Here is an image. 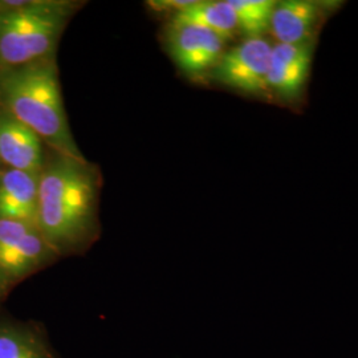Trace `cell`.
I'll use <instances>...</instances> for the list:
<instances>
[{"instance_id":"4fadbf2b","label":"cell","mask_w":358,"mask_h":358,"mask_svg":"<svg viewBox=\"0 0 358 358\" xmlns=\"http://www.w3.org/2000/svg\"><path fill=\"white\" fill-rule=\"evenodd\" d=\"M236 16L238 28L248 38H262L271 26L276 1L272 0H229Z\"/></svg>"},{"instance_id":"30bf717a","label":"cell","mask_w":358,"mask_h":358,"mask_svg":"<svg viewBox=\"0 0 358 358\" xmlns=\"http://www.w3.org/2000/svg\"><path fill=\"white\" fill-rule=\"evenodd\" d=\"M38 177L10 167L0 171V219L38 227Z\"/></svg>"},{"instance_id":"8fae6325","label":"cell","mask_w":358,"mask_h":358,"mask_svg":"<svg viewBox=\"0 0 358 358\" xmlns=\"http://www.w3.org/2000/svg\"><path fill=\"white\" fill-rule=\"evenodd\" d=\"M171 24H190L214 32L223 41H229L238 32V22L227 1H192L185 10L173 15Z\"/></svg>"},{"instance_id":"5b68a950","label":"cell","mask_w":358,"mask_h":358,"mask_svg":"<svg viewBox=\"0 0 358 358\" xmlns=\"http://www.w3.org/2000/svg\"><path fill=\"white\" fill-rule=\"evenodd\" d=\"M272 45L263 38H247L224 51L210 72L219 84L245 94L260 96L269 92L267 85Z\"/></svg>"},{"instance_id":"7a4b0ae2","label":"cell","mask_w":358,"mask_h":358,"mask_svg":"<svg viewBox=\"0 0 358 358\" xmlns=\"http://www.w3.org/2000/svg\"><path fill=\"white\" fill-rule=\"evenodd\" d=\"M0 101L6 112L32 129L55 153L87 161L65 115L55 56L0 69Z\"/></svg>"},{"instance_id":"8992f818","label":"cell","mask_w":358,"mask_h":358,"mask_svg":"<svg viewBox=\"0 0 358 358\" xmlns=\"http://www.w3.org/2000/svg\"><path fill=\"white\" fill-rule=\"evenodd\" d=\"M167 43L174 63L192 78L210 75L226 44L214 32L190 24H170Z\"/></svg>"},{"instance_id":"3957f363","label":"cell","mask_w":358,"mask_h":358,"mask_svg":"<svg viewBox=\"0 0 358 358\" xmlns=\"http://www.w3.org/2000/svg\"><path fill=\"white\" fill-rule=\"evenodd\" d=\"M77 4L71 1H6L0 6V69L55 56Z\"/></svg>"},{"instance_id":"ba28073f","label":"cell","mask_w":358,"mask_h":358,"mask_svg":"<svg viewBox=\"0 0 358 358\" xmlns=\"http://www.w3.org/2000/svg\"><path fill=\"white\" fill-rule=\"evenodd\" d=\"M336 3L315 0L276 1L269 31L279 41L278 44H301L315 40L328 11Z\"/></svg>"},{"instance_id":"277c9868","label":"cell","mask_w":358,"mask_h":358,"mask_svg":"<svg viewBox=\"0 0 358 358\" xmlns=\"http://www.w3.org/2000/svg\"><path fill=\"white\" fill-rule=\"evenodd\" d=\"M55 257L57 256L38 227L0 219V285L3 288L38 271Z\"/></svg>"},{"instance_id":"7c38bea8","label":"cell","mask_w":358,"mask_h":358,"mask_svg":"<svg viewBox=\"0 0 358 358\" xmlns=\"http://www.w3.org/2000/svg\"><path fill=\"white\" fill-rule=\"evenodd\" d=\"M0 358H56L38 327L0 324Z\"/></svg>"},{"instance_id":"9c48e42d","label":"cell","mask_w":358,"mask_h":358,"mask_svg":"<svg viewBox=\"0 0 358 358\" xmlns=\"http://www.w3.org/2000/svg\"><path fill=\"white\" fill-rule=\"evenodd\" d=\"M0 162L34 174L45 166L43 140L6 110L0 113Z\"/></svg>"},{"instance_id":"5bb4252c","label":"cell","mask_w":358,"mask_h":358,"mask_svg":"<svg viewBox=\"0 0 358 358\" xmlns=\"http://www.w3.org/2000/svg\"><path fill=\"white\" fill-rule=\"evenodd\" d=\"M154 10H158V11H176L174 13H179L182 10H185L187 6L192 4L190 0H155V1H150L149 3Z\"/></svg>"},{"instance_id":"6da1fadb","label":"cell","mask_w":358,"mask_h":358,"mask_svg":"<svg viewBox=\"0 0 358 358\" xmlns=\"http://www.w3.org/2000/svg\"><path fill=\"white\" fill-rule=\"evenodd\" d=\"M97 180L90 164L56 153L38 177V230L56 256L81 251L96 231Z\"/></svg>"},{"instance_id":"9a60e30c","label":"cell","mask_w":358,"mask_h":358,"mask_svg":"<svg viewBox=\"0 0 358 358\" xmlns=\"http://www.w3.org/2000/svg\"><path fill=\"white\" fill-rule=\"evenodd\" d=\"M0 289H3V287H1V285H0Z\"/></svg>"},{"instance_id":"52a82bcc","label":"cell","mask_w":358,"mask_h":358,"mask_svg":"<svg viewBox=\"0 0 358 358\" xmlns=\"http://www.w3.org/2000/svg\"><path fill=\"white\" fill-rule=\"evenodd\" d=\"M316 40L301 44H276L272 47L267 85L285 103H296L307 90Z\"/></svg>"}]
</instances>
